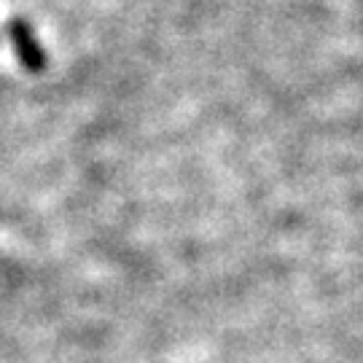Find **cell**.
Instances as JSON below:
<instances>
[{
    "label": "cell",
    "mask_w": 363,
    "mask_h": 363,
    "mask_svg": "<svg viewBox=\"0 0 363 363\" xmlns=\"http://www.w3.org/2000/svg\"><path fill=\"white\" fill-rule=\"evenodd\" d=\"M9 35H11V43H13V49H16L19 62H22L30 73H40V70L46 67V54H43L40 43L35 40L33 27L27 25L25 19H11Z\"/></svg>",
    "instance_id": "1"
}]
</instances>
